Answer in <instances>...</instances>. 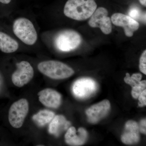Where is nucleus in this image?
Masks as SVG:
<instances>
[{
	"label": "nucleus",
	"mask_w": 146,
	"mask_h": 146,
	"mask_svg": "<svg viewBox=\"0 0 146 146\" xmlns=\"http://www.w3.org/2000/svg\"><path fill=\"white\" fill-rule=\"evenodd\" d=\"M94 0H68L63 12L68 18L76 21H84L90 18L96 9Z\"/></svg>",
	"instance_id": "f257e3e1"
},
{
	"label": "nucleus",
	"mask_w": 146,
	"mask_h": 146,
	"mask_svg": "<svg viewBox=\"0 0 146 146\" xmlns=\"http://www.w3.org/2000/svg\"><path fill=\"white\" fill-rule=\"evenodd\" d=\"M40 72L53 79H63L70 77L74 74V71L65 63L50 60L39 63L37 66Z\"/></svg>",
	"instance_id": "f03ea898"
},
{
	"label": "nucleus",
	"mask_w": 146,
	"mask_h": 146,
	"mask_svg": "<svg viewBox=\"0 0 146 146\" xmlns=\"http://www.w3.org/2000/svg\"><path fill=\"white\" fill-rule=\"evenodd\" d=\"M13 33L26 44L32 46L36 43L37 34L34 25L27 18H20L13 22Z\"/></svg>",
	"instance_id": "7ed1b4c3"
},
{
	"label": "nucleus",
	"mask_w": 146,
	"mask_h": 146,
	"mask_svg": "<svg viewBox=\"0 0 146 146\" xmlns=\"http://www.w3.org/2000/svg\"><path fill=\"white\" fill-rule=\"evenodd\" d=\"M82 39L78 33L72 30L60 31L54 39V44L59 50L70 52L76 49L81 44Z\"/></svg>",
	"instance_id": "20e7f679"
},
{
	"label": "nucleus",
	"mask_w": 146,
	"mask_h": 146,
	"mask_svg": "<svg viewBox=\"0 0 146 146\" xmlns=\"http://www.w3.org/2000/svg\"><path fill=\"white\" fill-rule=\"evenodd\" d=\"M29 110V104L26 99H21L13 103L9 112V121L11 125L15 128L21 127Z\"/></svg>",
	"instance_id": "39448f33"
},
{
	"label": "nucleus",
	"mask_w": 146,
	"mask_h": 146,
	"mask_svg": "<svg viewBox=\"0 0 146 146\" xmlns=\"http://www.w3.org/2000/svg\"><path fill=\"white\" fill-rule=\"evenodd\" d=\"M16 67L17 69L12 74L11 80L15 86L23 87L33 78L34 70L30 63L27 61L17 63Z\"/></svg>",
	"instance_id": "423d86ee"
},
{
	"label": "nucleus",
	"mask_w": 146,
	"mask_h": 146,
	"mask_svg": "<svg viewBox=\"0 0 146 146\" xmlns=\"http://www.w3.org/2000/svg\"><path fill=\"white\" fill-rule=\"evenodd\" d=\"M108 11L104 7L97 9L90 17L89 25L91 27L99 28L105 34H110L112 31V22L108 16Z\"/></svg>",
	"instance_id": "0eeeda50"
},
{
	"label": "nucleus",
	"mask_w": 146,
	"mask_h": 146,
	"mask_svg": "<svg viewBox=\"0 0 146 146\" xmlns=\"http://www.w3.org/2000/svg\"><path fill=\"white\" fill-rule=\"evenodd\" d=\"M98 85L96 82L89 78H83L78 80L73 84V94L79 99L87 98L97 91Z\"/></svg>",
	"instance_id": "6e6552de"
},
{
	"label": "nucleus",
	"mask_w": 146,
	"mask_h": 146,
	"mask_svg": "<svg viewBox=\"0 0 146 146\" xmlns=\"http://www.w3.org/2000/svg\"><path fill=\"white\" fill-rule=\"evenodd\" d=\"M111 22L117 26L122 27L125 34L128 37H131L134 32L139 29V24L129 16L121 13H115L111 17Z\"/></svg>",
	"instance_id": "1a4fd4ad"
},
{
	"label": "nucleus",
	"mask_w": 146,
	"mask_h": 146,
	"mask_svg": "<svg viewBox=\"0 0 146 146\" xmlns=\"http://www.w3.org/2000/svg\"><path fill=\"white\" fill-rule=\"evenodd\" d=\"M110 109V102L107 100L92 106L86 111L88 121L91 123H96L108 114Z\"/></svg>",
	"instance_id": "9d476101"
},
{
	"label": "nucleus",
	"mask_w": 146,
	"mask_h": 146,
	"mask_svg": "<svg viewBox=\"0 0 146 146\" xmlns=\"http://www.w3.org/2000/svg\"><path fill=\"white\" fill-rule=\"evenodd\" d=\"M39 101L45 106L52 108H57L61 102V96L58 92L54 89H46L38 93Z\"/></svg>",
	"instance_id": "9b49d317"
},
{
	"label": "nucleus",
	"mask_w": 146,
	"mask_h": 146,
	"mask_svg": "<svg viewBox=\"0 0 146 146\" xmlns=\"http://www.w3.org/2000/svg\"><path fill=\"white\" fill-rule=\"evenodd\" d=\"M140 139V130L138 123L132 120L128 121L121 137L122 142L127 145H132L138 143Z\"/></svg>",
	"instance_id": "f8f14e48"
},
{
	"label": "nucleus",
	"mask_w": 146,
	"mask_h": 146,
	"mask_svg": "<svg viewBox=\"0 0 146 146\" xmlns=\"http://www.w3.org/2000/svg\"><path fill=\"white\" fill-rule=\"evenodd\" d=\"M75 128L71 127L68 129L65 136V141L71 146H80L86 142L88 134L84 128L80 127L77 133Z\"/></svg>",
	"instance_id": "ddd939ff"
},
{
	"label": "nucleus",
	"mask_w": 146,
	"mask_h": 146,
	"mask_svg": "<svg viewBox=\"0 0 146 146\" xmlns=\"http://www.w3.org/2000/svg\"><path fill=\"white\" fill-rule=\"evenodd\" d=\"M49 131L51 134L56 136H58L63 131L66 130L70 125V121H67L64 116L57 115L54 116L51 121Z\"/></svg>",
	"instance_id": "4468645a"
},
{
	"label": "nucleus",
	"mask_w": 146,
	"mask_h": 146,
	"mask_svg": "<svg viewBox=\"0 0 146 146\" xmlns=\"http://www.w3.org/2000/svg\"><path fill=\"white\" fill-rule=\"evenodd\" d=\"M19 48V44L15 39L6 34L0 31V50L6 53L15 52Z\"/></svg>",
	"instance_id": "2eb2a0df"
},
{
	"label": "nucleus",
	"mask_w": 146,
	"mask_h": 146,
	"mask_svg": "<svg viewBox=\"0 0 146 146\" xmlns=\"http://www.w3.org/2000/svg\"><path fill=\"white\" fill-rule=\"evenodd\" d=\"M55 116L54 113L50 110H42L33 116L34 121L40 126L45 125L50 122Z\"/></svg>",
	"instance_id": "dca6fc26"
},
{
	"label": "nucleus",
	"mask_w": 146,
	"mask_h": 146,
	"mask_svg": "<svg viewBox=\"0 0 146 146\" xmlns=\"http://www.w3.org/2000/svg\"><path fill=\"white\" fill-rule=\"evenodd\" d=\"M128 15L131 18L136 21H141L146 23V13H143L139 7L133 6L131 7L128 12Z\"/></svg>",
	"instance_id": "f3484780"
},
{
	"label": "nucleus",
	"mask_w": 146,
	"mask_h": 146,
	"mask_svg": "<svg viewBox=\"0 0 146 146\" xmlns=\"http://www.w3.org/2000/svg\"><path fill=\"white\" fill-rule=\"evenodd\" d=\"M142 78V75L140 73L133 74L132 76H130L129 73H127L124 80L126 83L133 87L141 82Z\"/></svg>",
	"instance_id": "a211bd4d"
},
{
	"label": "nucleus",
	"mask_w": 146,
	"mask_h": 146,
	"mask_svg": "<svg viewBox=\"0 0 146 146\" xmlns=\"http://www.w3.org/2000/svg\"><path fill=\"white\" fill-rule=\"evenodd\" d=\"M146 80L141 81L139 83L132 87L131 95L134 98H138L139 95L141 93L146 89Z\"/></svg>",
	"instance_id": "6ab92c4d"
},
{
	"label": "nucleus",
	"mask_w": 146,
	"mask_h": 146,
	"mask_svg": "<svg viewBox=\"0 0 146 146\" xmlns=\"http://www.w3.org/2000/svg\"><path fill=\"white\" fill-rule=\"evenodd\" d=\"M139 68L140 71L145 75L146 74V50H145L141 55L140 59Z\"/></svg>",
	"instance_id": "aec40b11"
},
{
	"label": "nucleus",
	"mask_w": 146,
	"mask_h": 146,
	"mask_svg": "<svg viewBox=\"0 0 146 146\" xmlns=\"http://www.w3.org/2000/svg\"><path fill=\"white\" fill-rule=\"evenodd\" d=\"M139 100L138 105L140 107H143L146 105V90H144L138 98Z\"/></svg>",
	"instance_id": "412c9836"
},
{
	"label": "nucleus",
	"mask_w": 146,
	"mask_h": 146,
	"mask_svg": "<svg viewBox=\"0 0 146 146\" xmlns=\"http://www.w3.org/2000/svg\"><path fill=\"white\" fill-rule=\"evenodd\" d=\"M139 130L140 132L146 134V119H142L140 122V125H139Z\"/></svg>",
	"instance_id": "4be33fe9"
},
{
	"label": "nucleus",
	"mask_w": 146,
	"mask_h": 146,
	"mask_svg": "<svg viewBox=\"0 0 146 146\" xmlns=\"http://www.w3.org/2000/svg\"><path fill=\"white\" fill-rule=\"evenodd\" d=\"M12 0H0V3L3 4H9L12 1Z\"/></svg>",
	"instance_id": "5701e85b"
},
{
	"label": "nucleus",
	"mask_w": 146,
	"mask_h": 146,
	"mask_svg": "<svg viewBox=\"0 0 146 146\" xmlns=\"http://www.w3.org/2000/svg\"><path fill=\"white\" fill-rule=\"evenodd\" d=\"M140 3L143 5L144 6L146 7V0H139Z\"/></svg>",
	"instance_id": "b1692460"
}]
</instances>
